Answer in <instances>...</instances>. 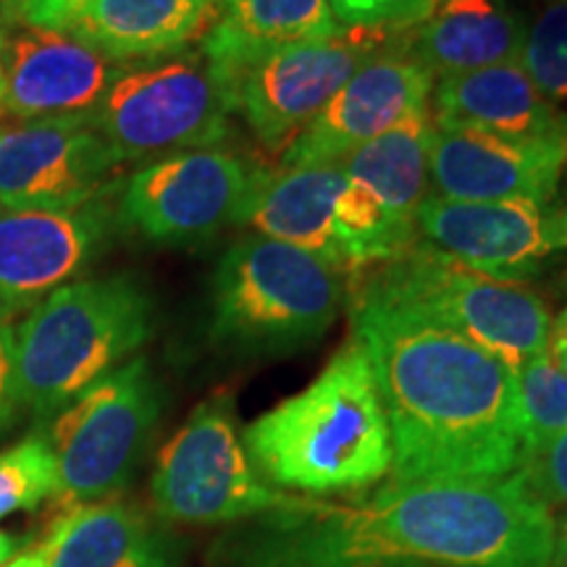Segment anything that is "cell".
Here are the masks:
<instances>
[{
    "label": "cell",
    "instance_id": "9a60e30c",
    "mask_svg": "<svg viewBox=\"0 0 567 567\" xmlns=\"http://www.w3.org/2000/svg\"><path fill=\"white\" fill-rule=\"evenodd\" d=\"M431 84L434 76L405 51L373 55L281 155V166L344 163L360 145L425 111Z\"/></svg>",
    "mask_w": 567,
    "mask_h": 567
},
{
    "label": "cell",
    "instance_id": "d6986e66",
    "mask_svg": "<svg viewBox=\"0 0 567 567\" xmlns=\"http://www.w3.org/2000/svg\"><path fill=\"white\" fill-rule=\"evenodd\" d=\"M436 130H478L509 140L567 134L559 113L517 61L442 80L434 92Z\"/></svg>",
    "mask_w": 567,
    "mask_h": 567
},
{
    "label": "cell",
    "instance_id": "7402d4cb",
    "mask_svg": "<svg viewBox=\"0 0 567 567\" xmlns=\"http://www.w3.org/2000/svg\"><path fill=\"white\" fill-rule=\"evenodd\" d=\"M526 24L502 0H444L405 42V53L431 76L471 71L517 61Z\"/></svg>",
    "mask_w": 567,
    "mask_h": 567
},
{
    "label": "cell",
    "instance_id": "8d00e7d4",
    "mask_svg": "<svg viewBox=\"0 0 567 567\" xmlns=\"http://www.w3.org/2000/svg\"><path fill=\"white\" fill-rule=\"evenodd\" d=\"M17 549H19L17 538L6 534V530H0V565L9 563V559H11L13 555H17Z\"/></svg>",
    "mask_w": 567,
    "mask_h": 567
},
{
    "label": "cell",
    "instance_id": "3957f363",
    "mask_svg": "<svg viewBox=\"0 0 567 567\" xmlns=\"http://www.w3.org/2000/svg\"><path fill=\"white\" fill-rule=\"evenodd\" d=\"M255 471L284 492L350 494L392 471V434L373 368L347 342L321 373L245 429Z\"/></svg>",
    "mask_w": 567,
    "mask_h": 567
},
{
    "label": "cell",
    "instance_id": "cb8c5ba5",
    "mask_svg": "<svg viewBox=\"0 0 567 567\" xmlns=\"http://www.w3.org/2000/svg\"><path fill=\"white\" fill-rule=\"evenodd\" d=\"M436 126L429 111H417L344 158L350 179L363 182L381 197L396 221L415 226V216L429 195L431 142Z\"/></svg>",
    "mask_w": 567,
    "mask_h": 567
},
{
    "label": "cell",
    "instance_id": "f546056e",
    "mask_svg": "<svg viewBox=\"0 0 567 567\" xmlns=\"http://www.w3.org/2000/svg\"><path fill=\"white\" fill-rule=\"evenodd\" d=\"M538 502L544 505H567V429L559 434L544 439L542 444L530 446L517 467Z\"/></svg>",
    "mask_w": 567,
    "mask_h": 567
},
{
    "label": "cell",
    "instance_id": "484cf974",
    "mask_svg": "<svg viewBox=\"0 0 567 567\" xmlns=\"http://www.w3.org/2000/svg\"><path fill=\"white\" fill-rule=\"evenodd\" d=\"M59 465L48 436H27L0 452V517L34 509L55 496Z\"/></svg>",
    "mask_w": 567,
    "mask_h": 567
},
{
    "label": "cell",
    "instance_id": "ab89813d",
    "mask_svg": "<svg viewBox=\"0 0 567 567\" xmlns=\"http://www.w3.org/2000/svg\"><path fill=\"white\" fill-rule=\"evenodd\" d=\"M563 523H567V515H565V520H563Z\"/></svg>",
    "mask_w": 567,
    "mask_h": 567
},
{
    "label": "cell",
    "instance_id": "74e56055",
    "mask_svg": "<svg viewBox=\"0 0 567 567\" xmlns=\"http://www.w3.org/2000/svg\"><path fill=\"white\" fill-rule=\"evenodd\" d=\"M3 84H6V40L0 34V95H3Z\"/></svg>",
    "mask_w": 567,
    "mask_h": 567
},
{
    "label": "cell",
    "instance_id": "83f0119b",
    "mask_svg": "<svg viewBox=\"0 0 567 567\" xmlns=\"http://www.w3.org/2000/svg\"><path fill=\"white\" fill-rule=\"evenodd\" d=\"M517 400L526 450L567 429V375L547 354L517 368Z\"/></svg>",
    "mask_w": 567,
    "mask_h": 567
},
{
    "label": "cell",
    "instance_id": "ac0fdd59",
    "mask_svg": "<svg viewBox=\"0 0 567 567\" xmlns=\"http://www.w3.org/2000/svg\"><path fill=\"white\" fill-rule=\"evenodd\" d=\"M350 182L342 163H302L255 174L239 226L302 247L344 268L334 239V205Z\"/></svg>",
    "mask_w": 567,
    "mask_h": 567
},
{
    "label": "cell",
    "instance_id": "44dd1931",
    "mask_svg": "<svg viewBox=\"0 0 567 567\" xmlns=\"http://www.w3.org/2000/svg\"><path fill=\"white\" fill-rule=\"evenodd\" d=\"M216 0H87L69 34L111 61L179 53L213 27Z\"/></svg>",
    "mask_w": 567,
    "mask_h": 567
},
{
    "label": "cell",
    "instance_id": "ffe728a7",
    "mask_svg": "<svg viewBox=\"0 0 567 567\" xmlns=\"http://www.w3.org/2000/svg\"><path fill=\"white\" fill-rule=\"evenodd\" d=\"M342 32L326 0H224L221 17L203 40V55L237 92L252 63L281 48Z\"/></svg>",
    "mask_w": 567,
    "mask_h": 567
},
{
    "label": "cell",
    "instance_id": "6da1fadb",
    "mask_svg": "<svg viewBox=\"0 0 567 567\" xmlns=\"http://www.w3.org/2000/svg\"><path fill=\"white\" fill-rule=\"evenodd\" d=\"M557 526L515 473L392 484L368 505L295 499L243 538L239 567H549Z\"/></svg>",
    "mask_w": 567,
    "mask_h": 567
},
{
    "label": "cell",
    "instance_id": "d590c367",
    "mask_svg": "<svg viewBox=\"0 0 567 567\" xmlns=\"http://www.w3.org/2000/svg\"><path fill=\"white\" fill-rule=\"evenodd\" d=\"M549 567H567V523L559 526V534L555 542V555H551Z\"/></svg>",
    "mask_w": 567,
    "mask_h": 567
},
{
    "label": "cell",
    "instance_id": "d4e9b609",
    "mask_svg": "<svg viewBox=\"0 0 567 567\" xmlns=\"http://www.w3.org/2000/svg\"><path fill=\"white\" fill-rule=\"evenodd\" d=\"M415 226L389 213L363 182H347L334 205V239L344 268H365L396 258L415 245Z\"/></svg>",
    "mask_w": 567,
    "mask_h": 567
},
{
    "label": "cell",
    "instance_id": "9c48e42d",
    "mask_svg": "<svg viewBox=\"0 0 567 567\" xmlns=\"http://www.w3.org/2000/svg\"><path fill=\"white\" fill-rule=\"evenodd\" d=\"M292 499L258 476L226 396L197 405L155 463L153 505L166 520L216 526L268 515Z\"/></svg>",
    "mask_w": 567,
    "mask_h": 567
},
{
    "label": "cell",
    "instance_id": "5bb4252c",
    "mask_svg": "<svg viewBox=\"0 0 567 567\" xmlns=\"http://www.w3.org/2000/svg\"><path fill=\"white\" fill-rule=\"evenodd\" d=\"M567 166V134L509 140L478 130H436L431 182L436 195L467 203L549 205Z\"/></svg>",
    "mask_w": 567,
    "mask_h": 567
},
{
    "label": "cell",
    "instance_id": "f35d334b",
    "mask_svg": "<svg viewBox=\"0 0 567 567\" xmlns=\"http://www.w3.org/2000/svg\"><path fill=\"white\" fill-rule=\"evenodd\" d=\"M410 567H421V565H410Z\"/></svg>",
    "mask_w": 567,
    "mask_h": 567
},
{
    "label": "cell",
    "instance_id": "8fae6325",
    "mask_svg": "<svg viewBox=\"0 0 567 567\" xmlns=\"http://www.w3.org/2000/svg\"><path fill=\"white\" fill-rule=\"evenodd\" d=\"M379 38L347 30L266 55L239 76L234 111L266 153L284 155L354 71L379 55Z\"/></svg>",
    "mask_w": 567,
    "mask_h": 567
},
{
    "label": "cell",
    "instance_id": "d6a6232c",
    "mask_svg": "<svg viewBox=\"0 0 567 567\" xmlns=\"http://www.w3.org/2000/svg\"><path fill=\"white\" fill-rule=\"evenodd\" d=\"M549 358L555 360V365L567 375V310L551 323V337H549Z\"/></svg>",
    "mask_w": 567,
    "mask_h": 567
},
{
    "label": "cell",
    "instance_id": "5b68a950",
    "mask_svg": "<svg viewBox=\"0 0 567 567\" xmlns=\"http://www.w3.org/2000/svg\"><path fill=\"white\" fill-rule=\"evenodd\" d=\"M344 300L342 268L279 239H237L210 279V337L245 354H287L321 339Z\"/></svg>",
    "mask_w": 567,
    "mask_h": 567
},
{
    "label": "cell",
    "instance_id": "7a4b0ae2",
    "mask_svg": "<svg viewBox=\"0 0 567 567\" xmlns=\"http://www.w3.org/2000/svg\"><path fill=\"white\" fill-rule=\"evenodd\" d=\"M354 342L373 368L394 484L515 473L526 455L517 373L434 318L354 297Z\"/></svg>",
    "mask_w": 567,
    "mask_h": 567
},
{
    "label": "cell",
    "instance_id": "7c38bea8",
    "mask_svg": "<svg viewBox=\"0 0 567 567\" xmlns=\"http://www.w3.org/2000/svg\"><path fill=\"white\" fill-rule=\"evenodd\" d=\"M118 166V155L87 118L0 126V208H82L109 193Z\"/></svg>",
    "mask_w": 567,
    "mask_h": 567
},
{
    "label": "cell",
    "instance_id": "836d02e7",
    "mask_svg": "<svg viewBox=\"0 0 567 567\" xmlns=\"http://www.w3.org/2000/svg\"><path fill=\"white\" fill-rule=\"evenodd\" d=\"M547 234L551 250H563V247H567V205L547 213Z\"/></svg>",
    "mask_w": 567,
    "mask_h": 567
},
{
    "label": "cell",
    "instance_id": "277c9868",
    "mask_svg": "<svg viewBox=\"0 0 567 567\" xmlns=\"http://www.w3.org/2000/svg\"><path fill=\"white\" fill-rule=\"evenodd\" d=\"M153 331V300L132 276L71 281L45 297L17 334L21 405L34 417L69 408L122 368Z\"/></svg>",
    "mask_w": 567,
    "mask_h": 567
},
{
    "label": "cell",
    "instance_id": "30bf717a",
    "mask_svg": "<svg viewBox=\"0 0 567 567\" xmlns=\"http://www.w3.org/2000/svg\"><path fill=\"white\" fill-rule=\"evenodd\" d=\"M255 168L205 147L158 158L126 182L118 224L155 245H197L243 216Z\"/></svg>",
    "mask_w": 567,
    "mask_h": 567
},
{
    "label": "cell",
    "instance_id": "2e32d148",
    "mask_svg": "<svg viewBox=\"0 0 567 567\" xmlns=\"http://www.w3.org/2000/svg\"><path fill=\"white\" fill-rule=\"evenodd\" d=\"M122 71L74 34L27 30L6 48L0 113L19 122L90 118Z\"/></svg>",
    "mask_w": 567,
    "mask_h": 567
},
{
    "label": "cell",
    "instance_id": "52a82bcc",
    "mask_svg": "<svg viewBox=\"0 0 567 567\" xmlns=\"http://www.w3.org/2000/svg\"><path fill=\"white\" fill-rule=\"evenodd\" d=\"M231 113L234 90L200 53L124 69L87 122L124 163L216 147Z\"/></svg>",
    "mask_w": 567,
    "mask_h": 567
},
{
    "label": "cell",
    "instance_id": "4316f807",
    "mask_svg": "<svg viewBox=\"0 0 567 567\" xmlns=\"http://www.w3.org/2000/svg\"><path fill=\"white\" fill-rule=\"evenodd\" d=\"M517 63L547 101L567 103V0H549L526 30Z\"/></svg>",
    "mask_w": 567,
    "mask_h": 567
},
{
    "label": "cell",
    "instance_id": "e0dca14e",
    "mask_svg": "<svg viewBox=\"0 0 567 567\" xmlns=\"http://www.w3.org/2000/svg\"><path fill=\"white\" fill-rule=\"evenodd\" d=\"M415 229L434 250L502 281L528 279L551 252L544 205L526 200L467 203L429 195Z\"/></svg>",
    "mask_w": 567,
    "mask_h": 567
},
{
    "label": "cell",
    "instance_id": "4fadbf2b",
    "mask_svg": "<svg viewBox=\"0 0 567 567\" xmlns=\"http://www.w3.org/2000/svg\"><path fill=\"white\" fill-rule=\"evenodd\" d=\"M103 200L71 210L0 208V321L9 323L66 287L109 243Z\"/></svg>",
    "mask_w": 567,
    "mask_h": 567
},
{
    "label": "cell",
    "instance_id": "4dcf8cb0",
    "mask_svg": "<svg viewBox=\"0 0 567 567\" xmlns=\"http://www.w3.org/2000/svg\"><path fill=\"white\" fill-rule=\"evenodd\" d=\"M87 0H3V13L27 30L69 32Z\"/></svg>",
    "mask_w": 567,
    "mask_h": 567
},
{
    "label": "cell",
    "instance_id": "f1b7e54d",
    "mask_svg": "<svg viewBox=\"0 0 567 567\" xmlns=\"http://www.w3.org/2000/svg\"><path fill=\"white\" fill-rule=\"evenodd\" d=\"M339 27L354 32H402L423 24L436 0H326Z\"/></svg>",
    "mask_w": 567,
    "mask_h": 567
},
{
    "label": "cell",
    "instance_id": "e575fe53",
    "mask_svg": "<svg viewBox=\"0 0 567 567\" xmlns=\"http://www.w3.org/2000/svg\"><path fill=\"white\" fill-rule=\"evenodd\" d=\"M48 565V549H45V542L40 544V547H34L30 551H24V555L13 557L9 565L3 567H45Z\"/></svg>",
    "mask_w": 567,
    "mask_h": 567
},
{
    "label": "cell",
    "instance_id": "1f68e13d",
    "mask_svg": "<svg viewBox=\"0 0 567 567\" xmlns=\"http://www.w3.org/2000/svg\"><path fill=\"white\" fill-rule=\"evenodd\" d=\"M19 371H17V337L11 326L0 321V439L11 434L21 415Z\"/></svg>",
    "mask_w": 567,
    "mask_h": 567
},
{
    "label": "cell",
    "instance_id": "603a6c76",
    "mask_svg": "<svg viewBox=\"0 0 567 567\" xmlns=\"http://www.w3.org/2000/svg\"><path fill=\"white\" fill-rule=\"evenodd\" d=\"M45 549V567H168L166 542L147 517L111 499L66 509Z\"/></svg>",
    "mask_w": 567,
    "mask_h": 567
},
{
    "label": "cell",
    "instance_id": "ba28073f",
    "mask_svg": "<svg viewBox=\"0 0 567 567\" xmlns=\"http://www.w3.org/2000/svg\"><path fill=\"white\" fill-rule=\"evenodd\" d=\"M158 415L161 389L145 358L116 368L63 408L48 434L59 465L55 505L66 513L122 492Z\"/></svg>",
    "mask_w": 567,
    "mask_h": 567
},
{
    "label": "cell",
    "instance_id": "60d3db41",
    "mask_svg": "<svg viewBox=\"0 0 567 567\" xmlns=\"http://www.w3.org/2000/svg\"><path fill=\"white\" fill-rule=\"evenodd\" d=\"M216 3H218V0H216Z\"/></svg>",
    "mask_w": 567,
    "mask_h": 567
},
{
    "label": "cell",
    "instance_id": "8992f818",
    "mask_svg": "<svg viewBox=\"0 0 567 567\" xmlns=\"http://www.w3.org/2000/svg\"><path fill=\"white\" fill-rule=\"evenodd\" d=\"M365 268L371 274L354 284V297L413 308L505 360L513 371L549 350L547 302L520 281L492 279L417 243Z\"/></svg>",
    "mask_w": 567,
    "mask_h": 567
}]
</instances>
